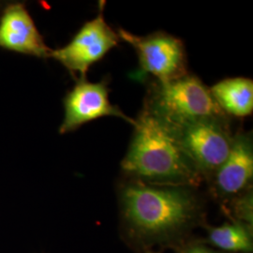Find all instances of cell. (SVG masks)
Returning a JSON list of instances; mask_svg holds the SVG:
<instances>
[{"instance_id":"1","label":"cell","mask_w":253,"mask_h":253,"mask_svg":"<svg viewBox=\"0 0 253 253\" xmlns=\"http://www.w3.org/2000/svg\"><path fill=\"white\" fill-rule=\"evenodd\" d=\"M121 167L135 180L159 186L198 185L203 179L184 152L172 126L145 108Z\"/></svg>"},{"instance_id":"2","label":"cell","mask_w":253,"mask_h":253,"mask_svg":"<svg viewBox=\"0 0 253 253\" xmlns=\"http://www.w3.org/2000/svg\"><path fill=\"white\" fill-rule=\"evenodd\" d=\"M190 188L129 182L120 190L124 219L135 233L145 237L174 235L199 215V199Z\"/></svg>"},{"instance_id":"3","label":"cell","mask_w":253,"mask_h":253,"mask_svg":"<svg viewBox=\"0 0 253 253\" xmlns=\"http://www.w3.org/2000/svg\"><path fill=\"white\" fill-rule=\"evenodd\" d=\"M145 108L172 126L206 118H228L209 87L190 73L171 81L154 82Z\"/></svg>"},{"instance_id":"4","label":"cell","mask_w":253,"mask_h":253,"mask_svg":"<svg viewBox=\"0 0 253 253\" xmlns=\"http://www.w3.org/2000/svg\"><path fill=\"white\" fill-rule=\"evenodd\" d=\"M172 126L202 177H212L226 160L233 143L228 118H206Z\"/></svg>"},{"instance_id":"5","label":"cell","mask_w":253,"mask_h":253,"mask_svg":"<svg viewBox=\"0 0 253 253\" xmlns=\"http://www.w3.org/2000/svg\"><path fill=\"white\" fill-rule=\"evenodd\" d=\"M118 35L135 50L139 60V73L152 75L156 81L168 82L188 74V60L184 42L165 32L137 36L119 28Z\"/></svg>"},{"instance_id":"6","label":"cell","mask_w":253,"mask_h":253,"mask_svg":"<svg viewBox=\"0 0 253 253\" xmlns=\"http://www.w3.org/2000/svg\"><path fill=\"white\" fill-rule=\"evenodd\" d=\"M104 2H100L98 15L83 25L67 45L52 49L54 58L72 73L85 77L93 64L101 60L109 52L118 46L120 39L106 23L103 15Z\"/></svg>"},{"instance_id":"7","label":"cell","mask_w":253,"mask_h":253,"mask_svg":"<svg viewBox=\"0 0 253 253\" xmlns=\"http://www.w3.org/2000/svg\"><path fill=\"white\" fill-rule=\"evenodd\" d=\"M64 118L59 133L65 134L98 118L115 117L134 125V120L126 116L109 100L108 83L102 80L91 83L86 77L77 79L73 89L64 98Z\"/></svg>"},{"instance_id":"8","label":"cell","mask_w":253,"mask_h":253,"mask_svg":"<svg viewBox=\"0 0 253 253\" xmlns=\"http://www.w3.org/2000/svg\"><path fill=\"white\" fill-rule=\"evenodd\" d=\"M0 47L39 58H49L52 52L23 3L9 4L2 10Z\"/></svg>"},{"instance_id":"9","label":"cell","mask_w":253,"mask_h":253,"mask_svg":"<svg viewBox=\"0 0 253 253\" xmlns=\"http://www.w3.org/2000/svg\"><path fill=\"white\" fill-rule=\"evenodd\" d=\"M217 195L233 198L250 190L253 178V142L251 132H238L233 138L230 153L214 175Z\"/></svg>"},{"instance_id":"10","label":"cell","mask_w":253,"mask_h":253,"mask_svg":"<svg viewBox=\"0 0 253 253\" xmlns=\"http://www.w3.org/2000/svg\"><path fill=\"white\" fill-rule=\"evenodd\" d=\"M218 107L226 116L246 118L253 114V81L235 77L218 82L209 88Z\"/></svg>"},{"instance_id":"11","label":"cell","mask_w":253,"mask_h":253,"mask_svg":"<svg viewBox=\"0 0 253 253\" xmlns=\"http://www.w3.org/2000/svg\"><path fill=\"white\" fill-rule=\"evenodd\" d=\"M209 241L218 249L232 253H252L253 234L243 222L225 223L209 230Z\"/></svg>"},{"instance_id":"12","label":"cell","mask_w":253,"mask_h":253,"mask_svg":"<svg viewBox=\"0 0 253 253\" xmlns=\"http://www.w3.org/2000/svg\"><path fill=\"white\" fill-rule=\"evenodd\" d=\"M233 214L243 223L253 226V190H246L243 193L233 197L231 204Z\"/></svg>"},{"instance_id":"13","label":"cell","mask_w":253,"mask_h":253,"mask_svg":"<svg viewBox=\"0 0 253 253\" xmlns=\"http://www.w3.org/2000/svg\"><path fill=\"white\" fill-rule=\"evenodd\" d=\"M180 253H217L214 251L208 249L204 246H191L185 250H183Z\"/></svg>"},{"instance_id":"14","label":"cell","mask_w":253,"mask_h":253,"mask_svg":"<svg viewBox=\"0 0 253 253\" xmlns=\"http://www.w3.org/2000/svg\"></svg>"}]
</instances>
